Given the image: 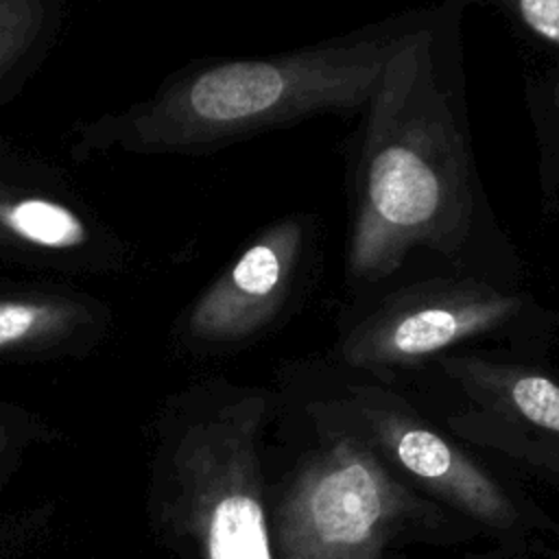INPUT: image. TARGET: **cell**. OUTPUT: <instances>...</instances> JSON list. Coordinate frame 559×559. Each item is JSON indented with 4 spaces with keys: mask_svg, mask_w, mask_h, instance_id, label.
Wrapping results in <instances>:
<instances>
[{
    "mask_svg": "<svg viewBox=\"0 0 559 559\" xmlns=\"http://www.w3.org/2000/svg\"><path fill=\"white\" fill-rule=\"evenodd\" d=\"M365 109L345 266L352 282L376 284L415 249L456 255L476 197L469 146L428 31L400 37Z\"/></svg>",
    "mask_w": 559,
    "mask_h": 559,
    "instance_id": "cell-1",
    "label": "cell"
},
{
    "mask_svg": "<svg viewBox=\"0 0 559 559\" xmlns=\"http://www.w3.org/2000/svg\"><path fill=\"white\" fill-rule=\"evenodd\" d=\"M397 44L369 37L207 66L146 105L129 135L140 146L183 148L367 107Z\"/></svg>",
    "mask_w": 559,
    "mask_h": 559,
    "instance_id": "cell-2",
    "label": "cell"
},
{
    "mask_svg": "<svg viewBox=\"0 0 559 559\" xmlns=\"http://www.w3.org/2000/svg\"><path fill=\"white\" fill-rule=\"evenodd\" d=\"M524 306V295L478 277L424 280L382 299L345 334L338 354L347 367L386 380L461 343L504 332Z\"/></svg>",
    "mask_w": 559,
    "mask_h": 559,
    "instance_id": "cell-3",
    "label": "cell"
},
{
    "mask_svg": "<svg viewBox=\"0 0 559 559\" xmlns=\"http://www.w3.org/2000/svg\"><path fill=\"white\" fill-rule=\"evenodd\" d=\"M308 234L299 214L271 223L194 301L188 336L205 345H236L264 332L288 304Z\"/></svg>",
    "mask_w": 559,
    "mask_h": 559,
    "instance_id": "cell-4",
    "label": "cell"
},
{
    "mask_svg": "<svg viewBox=\"0 0 559 559\" xmlns=\"http://www.w3.org/2000/svg\"><path fill=\"white\" fill-rule=\"evenodd\" d=\"M343 402L373 445L382 448L408 474L480 513L502 511V493L485 472L389 384L378 380L349 382Z\"/></svg>",
    "mask_w": 559,
    "mask_h": 559,
    "instance_id": "cell-5",
    "label": "cell"
},
{
    "mask_svg": "<svg viewBox=\"0 0 559 559\" xmlns=\"http://www.w3.org/2000/svg\"><path fill=\"white\" fill-rule=\"evenodd\" d=\"M0 231L48 251H70L87 242L85 221L68 205L39 194L0 197Z\"/></svg>",
    "mask_w": 559,
    "mask_h": 559,
    "instance_id": "cell-6",
    "label": "cell"
},
{
    "mask_svg": "<svg viewBox=\"0 0 559 559\" xmlns=\"http://www.w3.org/2000/svg\"><path fill=\"white\" fill-rule=\"evenodd\" d=\"M83 310L66 299L52 297H4L0 299V352L46 343L68 334Z\"/></svg>",
    "mask_w": 559,
    "mask_h": 559,
    "instance_id": "cell-7",
    "label": "cell"
},
{
    "mask_svg": "<svg viewBox=\"0 0 559 559\" xmlns=\"http://www.w3.org/2000/svg\"><path fill=\"white\" fill-rule=\"evenodd\" d=\"M44 26V4L37 0H0V76L35 44Z\"/></svg>",
    "mask_w": 559,
    "mask_h": 559,
    "instance_id": "cell-8",
    "label": "cell"
},
{
    "mask_svg": "<svg viewBox=\"0 0 559 559\" xmlns=\"http://www.w3.org/2000/svg\"><path fill=\"white\" fill-rule=\"evenodd\" d=\"M507 7L528 33L559 48V0H520Z\"/></svg>",
    "mask_w": 559,
    "mask_h": 559,
    "instance_id": "cell-9",
    "label": "cell"
},
{
    "mask_svg": "<svg viewBox=\"0 0 559 559\" xmlns=\"http://www.w3.org/2000/svg\"><path fill=\"white\" fill-rule=\"evenodd\" d=\"M7 452H9V428H7V424L0 419V465H2L4 456H7Z\"/></svg>",
    "mask_w": 559,
    "mask_h": 559,
    "instance_id": "cell-10",
    "label": "cell"
},
{
    "mask_svg": "<svg viewBox=\"0 0 559 559\" xmlns=\"http://www.w3.org/2000/svg\"><path fill=\"white\" fill-rule=\"evenodd\" d=\"M552 94H555V107H557V111H559V81L555 83V90H552Z\"/></svg>",
    "mask_w": 559,
    "mask_h": 559,
    "instance_id": "cell-11",
    "label": "cell"
}]
</instances>
